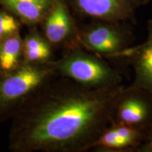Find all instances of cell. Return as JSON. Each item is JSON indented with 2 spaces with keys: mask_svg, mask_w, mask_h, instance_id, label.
Here are the masks:
<instances>
[{
  "mask_svg": "<svg viewBox=\"0 0 152 152\" xmlns=\"http://www.w3.org/2000/svg\"><path fill=\"white\" fill-rule=\"evenodd\" d=\"M23 38L20 33L0 40V71L9 73L21 65Z\"/></svg>",
  "mask_w": 152,
  "mask_h": 152,
  "instance_id": "obj_12",
  "label": "cell"
},
{
  "mask_svg": "<svg viewBox=\"0 0 152 152\" xmlns=\"http://www.w3.org/2000/svg\"><path fill=\"white\" fill-rule=\"evenodd\" d=\"M113 122L147 132L152 123V99L140 90L124 87L115 103Z\"/></svg>",
  "mask_w": 152,
  "mask_h": 152,
  "instance_id": "obj_7",
  "label": "cell"
},
{
  "mask_svg": "<svg viewBox=\"0 0 152 152\" xmlns=\"http://www.w3.org/2000/svg\"><path fill=\"white\" fill-rule=\"evenodd\" d=\"M142 129L112 122L94 142L92 149L100 152L137 151L146 138Z\"/></svg>",
  "mask_w": 152,
  "mask_h": 152,
  "instance_id": "obj_9",
  "label": "cell"
},
{
  "mask_svg": "<svg viewBox=\"0 0 152 152\" xmlns=\"http://www.w3.org/2000/svg\"><path fill=\"white\" fill-rule=\"evenodd\" d=\"M1 74H2V73H1V71H0V76H1Z\"/></svg>",
  "mask_w": 152,
  "mask_h": 152,
  "instance_id": "obj_15",
  "label": "cell"
},
{
  "mask_svg": "<svg viewBox=\"0 0 152 152\" xmlns=\"http://www.w3.org/2000/svg\"><path fill=\"white\" fill-rule=\"evenodd\" d=\"M137 152H152V123L148 129L145 140Z\"/></svg>",
  "mask_w": 152,
  "mask_h": 152,
  "instance_id": "obj_14",
  "label": "cell"
},
{
  "mask_svg": "<svg viewBox=\"0 0 152 152\" xmlns=\"http://www.w3.org/2000/svg\"><path fill=\"white\" fill-rule=\"evenodd\" d=\"M23 62L46 64L53 59V47L47 39L37 31H32L23 38Z\"/></svg>",
  "mask_w": 152,
  "mask_h": 152,
  "instance_id": "obj_11",
  "label": "cell"
},
{
  "mask_svg": "<svg viewBox=\"0 0 152 152\" xmlns=\"http://www.w3.org/2000/svg\"><path fill=\"white\" fill-rule=\"evenodd\" d=\"M20 28V23L13 15L0 11V40L19 33Z\"/></svg>",
  "mask_w": 152,
  "mask_h": 152,
  "instance_id": "obj_13",
  "label": "cell"
},
{
  "mask_svg": "<svg viewBox=\"0 0 152 152\" xmlns=\"http://www.w3.org/2000/svg\"><path fill=\"white\" fill-rule=\"evenodd\" d=\"M113 58L125 59L132 67L134 78L127 88L142 91L152 99V19L147 22L145 40L140 45H132Z\"/></svg>",
  "mask_w": 152,
  "mask_h": 152,
  "instance_id": "obj_8",
  "label": "cell"
},
{
  "mask_svg": "<svg viewBox=\"0 0 152 152\" xmlns=\"http://www.w3.org/2000/svg\"><path fill=\"white\" fill-rule=\"evenodd\" d=\"M52 4V0H0L6 10L28 26L42 23Z\"/></svg>",
  "mask_w": 152,
  "mask_h": 152,
  "instance_id": "obj_10",
  "label": "cell"
},
{
  "mask_svg": "<svg viewBox=\"0 0 152 152\" xmlns=\"http://www.w3.org/2000/svg\"><path fill=\"white\" fill-rule=\"evenodd\" d=\"M77 14L92 20L134 24L135 15L150 0H69Z\"/></svg>",
  "mask_w": 152,
  "mask_h": 152,
  "instance_id": "obj_5",
  "label": "cell"
},
{
  "mask_svg": "<svg viewBox=\"0 0 152 152\" xmlns=\"http://www.w3.org/2000/svg\"><path fill=\"white\" fill-rule=\"evenodd\" d=\"M123 85L88 88L56 75L13 114L9 148L14 152H83L113 122Z\"/></svg>",
  "mask_w": 152,
  "mask_h": 152,
  "instance_id": "obj_1",
  "label": "cell"
},
{
  "mask_svg": "<svg viewBox=\"0 0 152 152\" xmlns=\"http://www.w3.org/2000/svg\"><path fill=\"white\" fill-rule=\"evenodd\" d=\"M78 34L82 47L109 59L133 45L134 39L132 24L125 22L93 20Z\"/></svg>",
  "mask_w": 152,
  "mask_h": 152,
  "instance_id": "obj_4",
  "label": "cell"
},
{
  "mask_svg": "<svg viewBox=\"0 0 152 152\" xmlns=\"http://www.w3.org/2000/svg\"><path fill=\"white\" fill-rule=\"evenodd\" d=\"M43 35L54 47L64 49L81 47L78 28L66 0H52L49 12L43 20Z\"/></svg>",
  "mask_w": 152,
  "mask_h": 152,
  "instance_id": "obj_6",
  "label": "cell"
},
{
  "mask_svg": "<svg viewBox=\"0 0 152 152\" xmlns=\"http://www.w3.org/2000/svg\"><path fill=\"white\" fill-rule=\"evenodd\" d=\"M58 75L53 61L21 65L0 76V122L11 118L23 102L45 82Z\"/></svg>",
  "mask_w": 152,
  "mask_h": 152,
  "instance_id": "obj_3",
  "label": "cell"
},
{
  "mask_svg": "<svg viewBox=\"0 0 152 152\" xmlns=\"http://www.w3.org/2000/svg\"><path fill=\"white\" fill-rule=\"evenodd\" d=\"M53 64L58 75L88 88L103 89L122 85L123 76L118 70L103 57L83 50L81 47L66 49Z\"/></svg>",
  "mask_w": 152,
  "mask_h": 152,
  "instance_id": "obj_2",
  "label": "cell"
}]
</instances>
